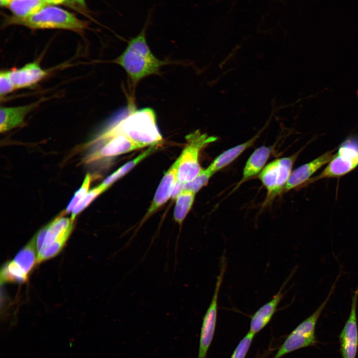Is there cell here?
Listing matches in <instances>:
<instances>
[{
    "label": "cell",
    "mask_w": 358,
    "mask_h": 358,
    "mask_svg": "<svg viewBox=\"0 0 358 358\" xmlns=\"http://www.w3.org/2000/svg\"><path fill=\"white\" fill-rule=\"evenodd\" d=\"M118 135H123L144 147L159 145L163 142L157 124L156 113L149 107L131 111L125 118L90 142L89 145L103 144Z\"/></svg>",
    "instance_id": "6da1fadb"
},
{
    "label": "cell",
    "mask_w": 358,
    "mask_h": 358,
    "mask_svg": "<svg viewBox=\"0 0 358 358\" xmlns=\"http://www.w3.org/2000/svg\"><path fill=\"white\" fill-rule=\"evenodd\" d=\"M150 15L140 33L131 38L123 52L114 60L126 72L134 84L160 71L166 62L157 58L152 52L146 37Z\"/></svg>",
    "instance_id": "7a4b0ae2"
},
{
    "label": "cell",
    "mask_w": 358,
    "mask_h": 358,
    "mask_svg": "<svg viewBox=\"0 0 358 358\" xmlns=\"http://www.w3.org/2000/svg\"><path fill=\"white\" fill-rule=\"evenodd\" d=\"M4 24L22 25L32 29H61L81 33L87 28L88 23L63 9L47 5L26 17L7 16Z\"/></svg>",
    "instance_id": "3957f363"
},
{
    "label": "cell",
    "mask_w": 358,
    "mask_h": 358,
    "mask_svg": "<svg viewBox=\"0 0 358 358\" xmlns=\"http://www.w3.org/2000/svg\"><path fill=\"white\" fill-rule=\"evenodd\" d=\"M73 226L74 221L60 215L34 236L37 263L51 259L59 254L68 240Z\"/></svg>",
    "instance_id": "277c9868"
},
{
    "label": "cell",
    "mask_w": 358,
    "mask_h": 358,
    "mask_svg": "<svg viewBox=\"0 0 358 358\" xmlns=\"http://www.w3.org/2000/svg\"><path fill=\"white\" fill-rule=\"evenodd\" d=\"M340 276V274L338 275L324 301L311 315L301 322L290 333L273 358H281L296 350L316 345L318 343L315 334L317 323L335 290Z\"/></svg>",
    "instance_id": "5b68a950"
},
{
    "label": "cell",
    "mask_w": 358,
    "mask_h": 358,
    "mask_svg": "<svg viewBox=\"0 0 358 358\" xmlns=\"http://www.w3.org/2000/svg\"><path fill=\"white\" fill-rule=\"evenodd\" d=\"M358 166V136L347 138L339 146L338 151L320 174L312 177L304 186L324 179L339 178Z\"/></svg>",
    "instance_id": "8992f818"
},
{
    "label": "cell",
    "mask_w": 358,
    "mask_h": 358,
    "mask_svg": "<svg viewBox=\"0 0 358 358\" xmlns=\"http://www.w3.org/2000/svg\"><path fill=\"white\" fill-rule=\"evenodd\" d=\"M216 139L215 137L209 136L199 131H195L186 136V144L179 157L178 181L184 183L198 175L202 169L199 162L200 151Z\"/></svg>",
    "instance_id": "52a82bcc"
},
{
    "label": "cell",
    "mask_w": 358,
    "mask_h": 358,
    "mask_svg": "<svg viewBox=\"0 0 358 358\" xmlns=\"http://www.w3.org/2000/svg\"><path fill=\"white\" fill-rule=\"evenodd\" d=\"M301 151L292 156L272 161L259 174V178L266 187L268 197H273L283 190L291 174L293 164Z\"/></svg>",
    "instance_id": "ba28073f"
},
{
    "label": "cell",
    "mask_w": 358,
    "mask_h": 358,
    "mask_svg": "<svg viewBox=\"0 0 358 358\" xmlns=\"http://www.w3.org/2000/svg\"><path fill=\"white\" fill-rule=\"evenodd\" d=\"M37 263V253L34 238L15 256L6 263L0 272V282H24Z\"/></svg>",
    "instance_id": "9c48e42d"
},
{
    "label": "cell",
    "mask_w": 358,
    "mask_h": 358,
    "mask_svg": "<svg viewBox=\"0 0 358 358\" xmlns=\"http://www.w3.org/2000/svg\"><path fill=\"white\" fill-rule=\"evenodd\" d=\"M226 259L224 254L220 258L219 271L211 301L203 317L199 339L197 358H206L208 349L215 333L217 321L218 299L220 289L226 270Z\"/></svg>",
    "instance_id": "30bf717a"
},
{
    "label": "cell",
    "mask_w": 358,
    "mask_h": 358,
    "mask_svg": "<svg viewBox=\"0 0 358 358\" xmlns=\"http://www.w3.org/2000/svg\"><path fill=\"white\" fill-rule=\"evenodd\" d=\"M358 287L353 291L350 312L339 335L342 358H356L358 349V325L357 307Z\"/></svg>",
    "instance_id": "8fae6325"
},
{
    "label": "cell",
    "mask_w": 358,
    "mask_h": 358,
    "mask_svg": "<svg viewBox=\"0 0 358 358\" xmlns=\"http://www.w3.org/2000/svg\"><path fill=\"white\" fill-rule=\"evenodd\" d=\"M179 158L163 176L146 214L141 221L139 227L172 197L173 190L178 181Z\"/></svg>",
    "instance_id": "7c38bea8"
},
{
    "label": "cell",
    "mask_w": 358,
    "mask_h": 358,
    "mask_svg": "<svg viewBox=\"0 0 358 358\" xmlns=\"http://www.w3.org/2000/svg\"><path fill=\"white\" fill-rule=\"evenodd\" d=\"M336 149L328 151L292 171L283 190L287 191L304 186L316 172L329 163Z\"/></svg>",
    "instance_id": "4fadbf2b"
},
{
    "label": "cell",
    "mask_w": 358,
    "mask_h": 358,
    "mask_svg": "<svg viewBox=\"0 0 358 358\" xmlns=\"http://www.w3.org/2000/svg\"><path fill=\"white\" fill-rule=\"evenodd\" d=\"M103 144L100 148L87 155L84 162L90 163L102 158L119 155L144 147L123 135L112 137Z\"/></svg>",
    "instance_id": "5bb4252c"
},
{
    "label": "cell",
    "mask_w": 358,
    "mask_h": 358,
    "mask_svg": "<svg viewBox=\"0 0 358 358\" xmlns=\"http://www.w3.org/2000/svg\"><path fill=\"white\" fill-rule=\"evenodd\" d=\"M8 72L15 90L31 87L48 74L36 61L26 64L20 68L11 69Z\"/></svg>",
    "instance_id": "9a60e30c"
},
{
    "label": "cell",
    "mask_w": 358,
    "mask_h": 358,
    "mask_svg": "<svg viewBox=\"0 0 358 358\" xmlns=\"http://www.w3.org/2000/svg\"><path fill=\"white\" fill-rule=\"evenodd\" d=\"M290 277L286 280L270 301L261 306L253 314L251 317L249 331L256 335L269 323L284 296L283 291Z\"/></svg>",
    "instance_id": "2e32d148"
},
{
    "label": "cell",
    "mask_w": 358,
    "mask_h": 358,
    "mask_svg": "<svg viewBox=\"0 0 358 358\" xmlns=\"http://www.w3.org/2000/svg\"><path fill=\"white\" fill-rule=\"evenodd\" d=\"M40 102L36 101L29 104L15 106H1L0 109V131L5 132L23 123L26 116Z\"/></svg>",
    "instance_id": "e0dca14e"
},
{
    "label": "cell",
    "mask_w": 358,
    "mask_h": 358,
    "mask_svg": "<svg viewBox=\"0 0 358 358\" xmlns=\"http://www.w3.org/2000/svg\"><path fill=\"white\" fill-rule=\"evenodd\" d=\"M273 147L262 146L256 149L248 158L243 169L242 183L250 178L260 174L273 151Z\"/></svg>",
    "instance_id": "ac0fdd59"
},
{
    "label": "cell",
    "mask_w": 358,
    "mask_h": 358,
    "mask_svg": "<svg viewBox=\"0 0 358 358\" xmlns=\"http://www.w3.org/2000/svg\"><path fill=\"white\" fill-rule=\"evenodd\" d=\"M258 137V134L247 141L223 152L214 159L207 168L214 174L220 171L232 163L245 150L252 146Z\"/></svg>",
    "instance_id": "d6986e66"
},
{
    "label": "cell",
    "mask_w": 358,
    "mask_h": 358,
    "mask_svg": "<svg viewBox=\"0 0 358 358\" xmlns=\"http://www.w3.org/2000/svg\"><path fill=\"white\" fill-rule=\"evenodd\" d=\"M48 4L44 0H13L6 6L17 17L29 16Z\"/></svg>",
    "instance_id": "ffe728a7"
},
{
    "label": "cell",
    "mask_w": 358,
    "mask_h": 358,
    "mask_svg": "<svg viewBox=\"0 0 358 358\" xmlns=\"http://www.w3.org/2000/svg\"><path fill=\"white\" fill-rule=\"evenodd\" d=\"M158 146V145H154L149 146L144 152L139 154L131 161L125 164L108 176L103 180L101 184L105 187L109 188L115 181L125 175L136 165L155 151Z\"/></svg>",
    "instance_id": "44dd1931"
},
{
    "label": "cell",
    "mask_w": 358,
    "mask_h": 358,
    "mask_svg": "<svg viewBox=\"0 0 358 358\" xmlns=\"http://www.w3.org/2000/svg\"><path fill=\"white\" fill-rule=\"evenodd\" d=\"M195 193L188 190H183L176 199L174 219L181 226L194 201Z\"/></svg>",
    "instance_id": "7402d4cb"
},
{
    "label": "cell",
    "mask_w": 358,
    "mask_h": 358,
    "mask_svg": "<svg viewBox=\"0 0 358 358\" xmlns=\"http://www.w3.org/2000/svg\"><path fill=\"white\" fill-rule=\"evenodd\" d=\"M214 174L207 168L201 170L198 175L191 180L183 184V190H188L196 193L206 185Z\"/></svg>",
    "instance_id": "603a6c76"
},
{
    "label": "cell",
    "mask_w": 358,
    "mask_h": 358,
    "mask_svg": "<svg viewBox=\"0 0 358 358\" xmlns=\"http://www.w3.org/2000/svg\"><path fill=\"white\" fill-rule=\"evenodd\" d=\"M91 180V179L90 175L89 174H87L82 185L75 193L74 195L70 201L67 208L61 215L63 216L73 211L89 192Z\"/></svg>",
    "instance_id": "cb8c5ba5"
},
{
    "label": "cell",
    "mask_w": 358,
    "mask_h": 358,
    "mask_svg": "<svg viewBox=\"0 0 358 358\" xmlns=\"http://www.w3.org/2000/svg\"><path fill=\"white\" fill-rule=\"evenodd\" d=\"M108 188L100 184L89 190L85 197L72 212L71 219L74 221L77 216L85 209L96 197Z\"/></svg>",
    "instance_id": "d4e9b609"
},
{
    "label": "cell",
    "mask_w": 358,
    "mask_h": 358,
    "mask_svg": "<svg viewBox=\"0 0 358 358\" xmlns=\"http://www.w3.org/2000/svg\"><path fill=\"white\" fill-rule=\"evenodd\" d=\"M255 335L253 333L248 331L240 341L230 358H245Z\"/></svg>",
    "instance_id": "484cf974"
},
{
    "label": "cell",
    "mask_w": 358,
    "mask_h": 358,
    "mask_svg": "<svg viewBox=\"0 0 358 358\" xmlns=\"http://www.w3.org/2000/svg\"><path fill=\"white\" fill-rule=\"evenodd\" d=\"M15 90V88L9 77L8 70L1 71L0 74V97H2Z\"/></svg>",
    "instance_id": "4316f807"
},
{
    "label": "cell",
    "mask_w": 358,
    "mask_h": 358,
    "mask_svg": "<svg viewBox=\"0 0 358 358\" xmlns=\"http://www.w3.org/2000/svg\"><path fill=\"white\" fill-rule=\"evenodd\" d=\"M48 4H58L63 3L66 0H44Z\"/></svg>",
    "instance_id": "83f0119b"
},
{
    "label": "cell",
    "mask_w": 358,
    "mask_h": 358,
    "mask_svg": "<svg viewBox=\"0 0 358 358\" xmlns=\"http://www.w3.org/2000/svg\"><path fill=\"white\" fill-rule=\"evenodd\" d=\"M13 0H0V4L1 6H6L8 3Z\"/></svg>",
    "instance_id": "f1b7e54d"
},
{
    "label": "cell",
    "mask_w": 358,
    "mask_h": 358,
    "mask_svg": "<svg viewBox=\"0 0 358 358\" xmlns=\"http://www.w3.org/2000/svg\"><path fill=\"white\" fill-rule=\"evenodd\" d=\"M72 0L78 2V3L82 5H85V0Z\"/></svg>",
    "instance_id": "f546056e"
}]
</instances>
